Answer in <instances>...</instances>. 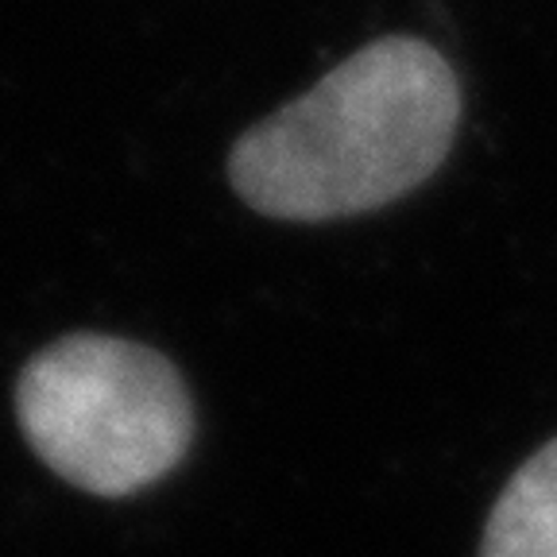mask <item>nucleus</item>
Returning <instances> with one entry per match:
<instances>
[{
    "label": "nucleus",
    "instance_id": "7ed1b4c3",
    "mask_svg": "<svg viewBox=\"0 0 557 557\" xmlns=\"http://www.w3.org/2000/svg\"><path fill=\"white\" fill-rule=\"evenodd\" d=\"M480 557H557V437L511 472L487 511Z\"/></svg>",
    "mask_w": 557,
    "mask_h": 557
},
{
    "label": "nucleus",
    "instance_id": "f257e3e1",
    "mask_svg": "<svg viewBox=\"0 0 557 557\" xmlns=\"http://www.w3.org/2000/svg\"><path fill=\"white\" fill-rule=\"evenodd\" d=\"M461 109V82L442 51L383 35L240 132L228 186L252 213L287 225L375 213L442 171Z\"/></svg>",
    "mask_w": 557,
    "mask_h": 557
},
{
    "label": "nucleus",
    "instance_id": "f03ea898",
    "mask_svg": "<svg viewBox=\"0 0 557 557\" xmlns=\"http://www.w3.org/2000/svg\"><path fill=\"white\" fill-rule=\"evenodd\" d=\"M16 426L59 480L97 499L156 487L194 445V399L183 372L113 333H66L16 375Z\"/></svg>",
    "mask_w": 557,
    "mask_h": 557
}]
</instances>
